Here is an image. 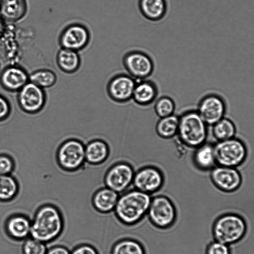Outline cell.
Here are the masks:
<instances>
[{
    "instance_id": "1",
    "label": "cell",
    "mask_w": 254,
    "mask_h": 254,
    "mask_svg": "<svg viewBox=\"0 0 254 254\" xmlns=\"http://www.w3.org/2000/svg\"><path fill=\"white\" fill-rule=\"evenodd\" d=\"M64 220L61 210L52 203H45L35 211L31 220L30 236L45 244L52 242L63 233Z\"/></svg>"
},
{
    "instance_id": "2",
    "label": "cell",
    "mask_w": 254,
    "mask_h": 254,
    "mask_svg": "<svg viewBox=\"0 0 254 254\" xmlns=\"http://www.w3.org/2000/svg\"><path fill=\"white\" fill-rule=\"evenodd\" d=\"M151 198L150 194L135 189L120 194L113 211L116 218L127 226L138 224L147 214Z\"/></svg>"
},
{
    "instance_id": "3",
    "label": "cell",
    "mask_w": 254,
    "mask_h": 254,
    "mask_svg": "<svg viewBox=\"0 0 254 254\" xmlns=\"http://www.w3.org/2000/svg\"><path fill=\"white\" fill-rule=\"evenodd\" d=\"M207 127L196 110L186 111L179 116L177 135L182 144L195 149L206 142Z\"/></svg>"
},
{
    "instance_id": "4",
    "label": "cell",
    "mask_w": 254,
    "mask_h": 254,
    "mask_svg": "<svg viewBox=\"0 0 254 254\" xmlns=\"http://www.w3.org/2000/svg\"><path fill=\"white\" fill-rule=\"evenodd\" d=\"M246 232L247 224L245 220L234 213H227L219 216L212 227L215 240L228 246L241 240Z\"/></svg>"
},
{
    "instance_id": "5",
    "label": "cell",
    "mask_w": 254,
    "mask_h": 254,
    "mask_svg": "<svg viewBox=\"0 0 254 254\" xmlns=\"http://www.w3.org/2000/svg\"><path fill=\"white\" fill-rule=\"evenodd\" d=\"M56 160L60 168L65 172L74 173L81 169L85 164V144L76 138H69L58 146Z\"/></svg>"
},
{
    "instance_id": "6",
    "label": "cell",
    "mask_w": 254,
    "mask_h": 254,
    "mask_svg": "<svg viewBox=\"0 0 254 254\" xmlns=\"http://www.w3.org/2000/svg\"><path fill=\"white\" fill-rule=\"evenodd\" d=\"M217 165L237 168L248 156V148L243 141L235 137L213 144Z\"/></svg>"
},
{
    "instance_id": "7",
    "label": "cell",
    "mask_w": 254,
    "mask_h": 254,
    "mask_svg": "<svg viewBox=\"0 0 254 254\" xmlns=\"http://www.w3.org/2000/svg\"><path fill=\"white\" fill-rule=\"evenodd\" d=\"M147 214L150 222L160 229L170 227L174 223L177 216L174 203L168 197L164 195L151 198Z\"/></svg>"
},
{
    "instance_id": "8",
    "label": "cell",
    "mask_w": 254,
    "mask_h": 254,
    "mask_svg": "<svg viewBox=\"0 0 254 254\" xmlns=\"http://www.w3.org/2000/svg\"><path fill=\"white\" fill-rule=\"evenodd\" d=\"M134 173L130 163L125 161H118L106 172L104 176L105 186L121 194L132 185Z\"/></svg>"
},
{
    "instance_id": "9",
    "label": "cell",
    "mask_w": 254,
    "mask_h": 254,
    "mask_svg": "<svg viewBox=\"0 0 254 254\" xmlns=\"http://www.w3.org/2000/svg\"><path fill=\"white\" fill-rule=\"evenodd\" d=\"M164 182V174L159 168L146 165L135 171L132 185L134 189L151 194L159 191Z\"/></svg>"
},
{
    "instance_id": "10",
    "label": "cell",
    "mask_w": 254,
    "mask_h": 254,
    "mask_svg": "<svg viewBox=\"0 0 254 254\" xmlns=\"http://www.w3.org/2000/svg\"><path fill=\"white\" fill-rule=\"evenodd\" d=\"M123 63L129 75L139 80L149 77L154 69L152 58L141 51L134 50L127 53L124 56Z\"/></svg>"
},
{
    "instance_id": "11",
    "label": "cell",
    "mask_w": 254,
    "mask_h": 254,
    "mask_svg": "<svg viewBox=\"0 0 254 254\" xmlns=\"http://www.w3.org/2000/svg\"><path fill=\"white\" fill-rule=\"evenodd\" d=\"M46 99L44 89L29 81L18 91L17 96L19 107L29 114L40 112L44 108Z\"/></svg>"
},
{
    "instance_id": "12",
    "label": "cell",
    "mask_w": 254,
    "mask_h": 254,
    "mask_svg": "<svg viewBox=\"0 0 254 254\" xmlns=\"http://www.w3.org/2000/svg\"><path fill=\"white\" fill-rule=\"evenodd\" d=\"M227 106L224 99L215 93H209L199 101L197 112L207 126H212L225 117Z\"/></svg>"
},
{
    "instance_id": "13",
    "label": "cell",
    "mask_w": 254,
    "mask_h": 254,
    "mask_svg": "<svg viewBox=\"0 0 254 254\" xmlns=\"http://www.w3.org/2000/svg\"><path fill=\"white\" fill-rule=\"evenodd\" d=\"M59 39L61 48L78 52L88 45L90 34L85 26L74 23L67 25L62 30Z\"/></svg>"
},
{
    "instance_id": "14",
    "label": "cell",
    "mask_w": 254,
    "mask_h": 254,
    "mask_svg": "<svg viewBox=\"0 0 254 254\" xmlns=\"http://www.w3.org/2000/svg\"><path fill=\"white\" fill-rule=\"evenodd\" d=\"M210 178L218 189L225 192L235 191L243 182L242 175L237 168L217 165L210 170Z\"/></svg>"
},
{
    "instance_id": "15",
    "label": "cell",
    "mask_w": 254,
    "mask_h": 254,
    "mask_svg": "<svg viewBox=\"0 0 254 254\" xmlns=\"http://www.w3.org/2000/svg\"><path fill=\"white\" fill-rule=\"evenodd\" d=\"M136 82L129 74H118L112 77L107 84L108 95L115 102L126 103L132 99Z\"/></svg>"
},
{
    "instance_id": "16",
    "label": "cell",
    "mask_w": 254,
    "mask_h": 254,
    "mask_svg": "<svg viewBox=\"0 0 254 254\" xmlns=\"http://www.w3.org/2000/svg\"><path fill=\"white\" fill-rule=\"evenodd\" d=\"M31 220L22 213L10 215L4 223L6 235L15 241H24L30 236Z\"/></svg>"
},
{
    "instance_id": "17",
    "label": "cell",
    "mask_w": 254,
    "mask_h": 254,
    "mask_svg": "<svg viewBox=\"0 0 254 254\" xmlns=\"http://www.w3.org/2000/svg\"><path fill=\"white\" fill-rule=\"evenodd\" d=\"M29 81V75L22 68L9 66L0 74V84L6 91L18 92Z\"/></svg>"
},
{
    "instance_id": "18",
    "label": "cell",
    "mask_w": 254,
    "mask_h": 254,
    "mask_svg": "<svg viewBox=\"0 0 254 254\" xmlns=\"http://www.w3.org/2000/svg\"><path fill=\"white\" fill-rule=\"evenodd\" d=\"M119 196V193L105 186L94 192L91 198V204L98 212L108 214L114 211Z\"/></svg>"
},
{
    "instance_id": "19",
    "label": "cell",
    "mask_w": 254,
    "mask_h": 254,
    "mask_svg": "<svg viewBox=\"0 0 254 254\" xmlns=\"http://www.w3.org/2000/svg\"><path fill=\"white\" fill-rule=\"evenodd\" d=\"M110 149L106 141L94 138L85 145L86 163L93 166L103 164L109 157Z\"/></svg>"
},
{
    "instance_id": "20",
    "label": "cell",
    "mask_w": 254,
    "mask_h": 254,
    "mask_svg": "<svg viewBox=\"0 0 254 254\" xmlns=\"http://www.w3.org/2000/svg\"><path fill=\"white\" fill-rule=\"evenodd\" d=\"M158 88L156 84L150 80H140L136 82L132 99L140 106H147L152 103L158 95Z\"/></svg>"
},
{
    "instance_id": "21",
    "label": "cell",
    "mask_w": 254,
    "mask_h": 254,
    "mask_svg": "<svg viewBox=\"0 0 254 254\" xmlns=\"http://www.w3.org/2000/svg\"><path fill=\"white\" fill-rule=\"evenodd\" d=\"M141 14L151 21H158L165 16L168 9L167 0H138Z\"/></svg>"
},
{
    "instance_id": "22",
    "label": "cell",
    "mask_w": 254,
    "mask_h": 254,
    "mask_svg": "<svg viewBox=\"0 0 254 254\" xmlns=\"http://www.w3.org/2000/svg\"><path fill=\"white\" fill-rule=\"evenodd\" d=\"M192 159L194 165L198 170L207 171L212 169L216 165L213 144L206 142L195 148Z\"/></svg>"
},
{
    "instance_id": "23",
    "label": "cell",
    "mask_w": 254,
    "mask_h": 254,
    "mask_svg": "<svg viewBox=\"0 0 254 254\" xmlns=\"http://www.w3.org/2000/svg\"><path fill=\"white\" fill-rule=\"evenodd\" d=\"M26 0H0V15L3 20L15 22L26 13Z\"/></svg>"
},
{
    "instance_id": "24",
    "label": "cell",
    "mask_w": 254,
    "mask_h": 254,
    "mask_svg": "<svg viewBox=\"0 0 254 254\" xmlns=\"http://www.w3.org/2000/svg\"><path fill=\"white\" fill-rule=\"evenodd\" d=\"M56 63L61 70L71 74L79 69L81 59L78 52L61 48L57 54Z\"/></svg>"
},
{
    "instance_id": "25",
    "label": "cell",
    "mask_w": 254,
    "mask_h": 254,
    "mask_svg": "<svg viewBox=\"0 0 254 254\" xmlns=\"http://www.w3.org/2000/svg\"><path fill=\"white\" fill-rule=\"evenodd\" d=\"M111 254H146V252L139 241L127 237L114 243L111 249Z\"/></svg>"
},
{
    "instance_id": "26",
    "label": "cell",
    "mask_w": 254,
    "mask_h": 254,
    "mask_svg": "<svg viewBox=\"0 0 254 254\" xmlns=\"http://www.w3.org/2000/svg\"><path fill=\"white\" fill-rule=\"evenodd\" d=\"M19 185L17 180L11 175H0V202H10L17 196Z\"/></svg>"
},
{
    "instance_id": "27",
    "label": "cell",
    "mask_w": 254,
    "mask_h": 254,
    "mask_svg": "<svg viewBox=\"0 0 254 254\" xmlns=\"http://www.w3.org/2000/svg\"><path fill=\"white\" fill-rule=\"evenodd\" d=\"M179 117L173 114L160 118L156 125V131L160 137L170 139L177 134Z\"/></svg>"
},
{
    "instance_id": "28",
    "label": "cell",
    "mask_w": 254,
    "mask_h": 254,
    "mask_svg": "<svg viewBox=\"0 0 254 254\" xmlns=\"http://www.w3.org/2000/svg\"><path fill=\"white\" fill-rule=\"evenodd\" d=\"M236 127L230 119L223 117L212 126V133L217 141H223L234 137Z\"/></svg>"
},
{
    "instance_id": "29",
    "label": "cell",
    "mask_w": 254,
    "mask_h": 254,
    "mask_svg": "<svg viewBox=\"0 0 254 254\" xmlns=\"http://www.w3.org/2000/svg\"><path fill=\"white\" fill-rule=\"evenodd\" d=\"M57 80L56 74L49 69H38L29 75V81L43 89L52 87Z\"/></svg>"
},
{
    "instance_id": "30",
    "label": "cell",
    "mask_w": 254,
    "mask_h": 254,
    "mask_svg": "<svg viewBox=\"0 0 254 254\" xmlns=\"http://www.w3.org/2000/svg\"><path fill=\"white\" fill-rule=\"evenodd\" d=\"M175 108L174 101L167 96L160 97L156 101L154 106V111L160 118L173 115Z\"/></svg>"
},
{
    "instance_id": "31",
    "label": "cell",
    "mask_w": 254,
    "mask_h": 254,
    "mask_svg": "<svg viewBox=\"0 0 254 254\" xmlns=\"http://www.w3.org/2000/svg\"><path fill=\"white\" fill-rule=\"evenodd\" d=\"M46 244L32 237L25 240L22 246V254H46Z\"/></svg>"
},
{
    "instance_id": "32",
    "label": "cell",
    "mask_w": 254,
    "mask_h": 254,
    "mask_svg": "<svg viewBox=\"0 0 254 254\" xmlns=\"http://www.w3.org/2000/svg\"><path fill=\"white\" fill-rule=\"evenodd\" d=\"M15 167V161L11 156L5 153L0 154V175H11Z\"/></svg>"
},
{
    "instance_id": "33",
    "label": "cell",
    "mask_w": 254,
    "mask_h": 254,
    "mask_svg": "<svg viewBox=\"0 0 254 254\" xmlns=\"http://www.w3.org/2000/svg\"><path fill=\"white\" fill-rule=\"evenodd\" d=\"M205 254H231L228 245L215 240L207 247Z\"/></svg>"
},
{
    "instance_id": "34",
    "label": "cell",
    "mask_w": 254,
    "mask_h": 254,
    "mask_svg": "<svg viewBox=\"0 0 254 254\" xmlns=\"http://www.w3.org/2000/svg\"><path fill=\"white\" fill-rule=\"evenodd\" d=\"M70 254H99L97 249L88 243H81L74 247Z\"/></svg>"
},
{
    "instance_id": "35",
    "label": "cell",
    "mask_w": 254,
    "mask_h": 254,
    "mask_svg": "<svg viewBox=\"0 0 254 254\" xmlns=\"http://www.w3.org/2000/svg\"><path fill=\"white\" fill-rule=\"evenodd\" d=\"M11 108L9 101L0 94V122L7 119L11 114Z\"/></svg>"
},
{
    "instance_id": "36",
    "label": "cell",
    "mask_w": 254,
    "mask_h": 254,
    "mask_svg": "<svg viewBox=\"0 0 254 254\" xmlns=\"http://www.w3.org/2000/svg\"><path fill=\"white\" fill-rule=\"evenodd\" d=\"M70 251L66 247L57 245L47 249L46 254H70Z\"/></svg>"
},
{
    "instance_id": "37",
    "label": "cell",
    "mask_w": 254,
    "mask_h": 254,
    "mask_svg": "<svg viewBox=\"0 0 254 254\" xmlns=\"http://www.w3.org/2000/svg\"><path fill=\"white\" fill-rule=\"evenodd\" d=\"M4 30V24L3 20L1 18H0V36L3 34Z\"/></svg>"
}]
</instances>
